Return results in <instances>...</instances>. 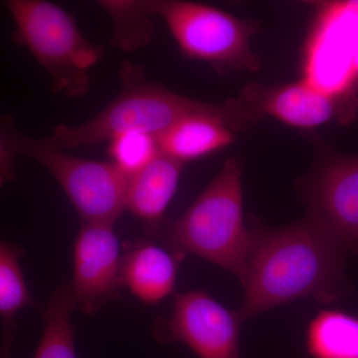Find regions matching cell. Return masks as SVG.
Segmentation results:
<instances>
[{
    "instance_id": "1",
    "label": "cell",
    "mask_w": 358,
    "mask_h": 358,
    "mask_svg": "<svg viewBox=\"0 0 358 358\" xmlns=\"http://www.w3.org/2000/svg\"><path fill=\"white\" fill-rule=\"evenodd\" d=\"M345 245L319 219L279 229H250L242 324L271 308L301 298L338 301L345 292Z\"/></svg>"
},
{
    "instance_id": "2",
    "label": "cell",
    "mask_w": 358,
    "mask_h": 358,
    "mask_svg": "<svg viewBox=\"0 0 358 358\" xmlns=\"http://www.w3.org/2000/svg\"><path fill=\"white\" fill-rule=\"evenodd\" d=\"M120 76L119 95L100 114L79 126L59 124L45 138L47 143L64 150L93 147L122 134L143 133L157 138L181 120L196 115L218 117L234 131L249 128L257 121L239 100L200 102L150 83L143 68L129 61L122 66Z\"/></svg>"
},
{
    "instance_id": "3",
    "label": "cell",
    "mask_w": 358,
    "mask_h": 358,
    "mask_svg": "<svg viewBox=\"0 0 358 358\" xmlns=\"http://www.w3.org/2000/svg\"><path fill=\"white\" fill-rule=\"evenodd\" d=\"M145 232L176 255L200 257L226 268L243 282L250 229L244 222L239 160H226L216 178L182 216L145 225Z\"/></svg>"
},
{
    "instance_id": "4",
    "label": "cell",
    "mask_w": 358,
    "mask_h": 358,
    "mask_svg": "<svg viewBox=\"0 0 358 358\" xmlns=\"http://www.w3.org/2000/svg\"><path fill=\"white\" fill-rule=\"evenodd\" d=\"M13 40L24 46L51 77L56 95L79 98L88 93L90 70L102 59L105 47L84 36L62 7L44 0H9Z\"/></svg>"
},
{
    "instance_id": "5",
    "label": "cell",
    "mask_w": 358,
    "mask_h": 358,
    "mask_svg": "<svg viewBox=\"0 0 358 358\" xmlns=\"http://www.w3.org/2000/svg\"><path fill=\"white\" fill-rule=\"evenodd\" d=\"M0 141L13 155L29 157L51 173L77 209L82 222L115 224L126 210L131 178L112 162L66 154L45 138L20 133L7 117L0 119Z\"/></svg>"
},
{
    "instance_id": "6",
    "label": "cell",
    "mask_w": 358,
    "mask_h": 358,
    "mask_svg": "<svg viewBox=\"0 0 358 358\" xmlns=\"http://www.w3.org/2000/svg\"><path fill=\"white\" fill-rule=\"evenodd\" d=\"M147 3L152 15L164 20L187 57L204 61L221 72L260 69L261 59L251 48L259 28L253 21L196 2L148 0Z\"/></svg>"
},
{
    "instance_id": "7",
    "label": "cell",
    "mask_w": 358,
    "mask_h": 358,
    "mask_svg": "<svg viewBox=\"0 0 358 358\" xmlns=\"http://www.w3.org/2000/svg\"><path fill=\"white\" fill-rule=\"evenodd\" d=\"M231 312L203 291L176 294L173 312L152 324L159 343H182L199 358H240V326Z\"/></svg>"
},
{
    "instance_id": "8",
    "label": "cell",
    "mask_w": 358,
    "mask_h": 358,
    "mask_svg": "<svg viewBox=\"0 0 358 358\" xmlns=\"http://www.w3.org/2000/svg\"><path fill=\"white\" fill-rule=\"evenodd\" d=\"M122 256L114 224L82 222L73 253L74 272L68 284L75 308L95 315L119 299Z\"/></svg>"
},
{
    "instance_id": "9",
    "label": "cell",
    "mask_w": 358,
    "mask_h": 358,
    "mask_svg": "<svg viewBox=\"0 0 358 358\" xmlns=\"http://www.w3.org/2000/svg\"><path fill=\"white\" fill-rule=\"evenodd\" d=\"M310 213L358 252V155L327 157L307 181Z\"/></svg>"
},
{
    "instance_id": "10",
    "label": "cell",
    "mask_w": 358,
    "mask_h": 358,
    "mask_svg": "<svg viewBox=\"0 0 358 358\" xmlns=\"http://www.w3.org/2000/svg\"><path fill=\"white\" fill-rule=\"evenodd\" d=\"M308 57V82L338 96L355 76L353 55L358 43V1L336 4L326 11Z\"/></svg>"
},
{
    "instance_id": "11",
    "label": "cell",
    "mask_w": 358,
    "mask_h": 358,
    "mask_svg": "<svg viewBox=\"0 0 358 358\" xmlns=\"http://www.w3.org/2000/svg\"><path fill=\"white\" fill-rule=\"evenodd\" d=\"M239 100L257 119L270 115L300 129L326 124L336 117L339 107L336 96L320 91L306 79L281 86L249 85Z\"/></svg>"
},
{
    "instance_id": "12",
    "label": "cell",
    "mask_w": 358,
    "mask_h": 358,
    "mask_svg": "<svg viewBox=\"0 0 358 358\" xmlns=\"http://www.w3.org/2000/svg\"><path fill=\"white\" fill-rule=\"evenodd\" d=\"M182 259L166 247L140 240L122 256V288L148 305L159 303L173 293Z\"/></svg>"
},
{
    "instance_id": "13",
    "label": "cell",
    "mask_w": 358,
    "mask_h": 358,
    "mask_svg": "<svg viewBox=\"0 0 358 358\" xmlns=\"http://www.w3.org/2000/svg\"><path fill=\"white\" fill-rule=\"evenodd\" d=\"M185 164L159 155L129 179L126 209L147 225L162 220L178 189Z\"/></svg>"
},
{
    "instance_id": "14",
    "label": "cell",
    "mask_w": 358,
    "mask_h": 358,
    "mask_svg": "<svg viewBox=\"0 0 358 358\" xmlns=\"http://www.w3.org/2000/svg\"><path fill=\"white\" fill-rule=\"evenodd\" d=\"M235 140L232 129L207 115L185 117L157 138L162 154L185 164L218 152Z\"/></svg>"
},
{
    "instance_id": "15",
    "label": "cell",
    "mask_w": 358,
    "mask_h": 358,
    "mask_svg": "<svg viewBox=\"0 0 358 358\" xmlns=\"http://www.w3.org/2000/svg\"><path fill=\"white\" fill-rule=\"evenodd\" d=\"M306 345L312 358H358V317L322 310L308 324Z\"/></svg>"
},
{
    "instance_id": "16",
    "label": "cell",
    "mask_w": 358,
    "mask_h": 358,
    "mask_svg": "<svg viewBox=\"0 0 358 358\" xmlns=\"http://www.w3.org/2000/svg\"><path fill=\"white\" fill-rule=\"evenodd\" d=\"M75 308L68 284L52 293L42 310L43 334L33 358H77L75 327L71 320Z\"/></svg>"
},
{
    "instance_id": "17",
    "label": "cell",
    "mask_w": 358,
    "mask_h": 358,
    "mask_svg": "<svg viewBox=\"0 0 358 358\" xmlns=\"http://www.w3.org/2000/svg\"><path fill=\"white\" fill-rule=\"evenodd\" d=\"M24 253L18 245L0 240V317L3 329L17 327L18 313L36 306L20 266Z\"/></svg>"
},
{
    "instance_id": "18",
    "label": "cell",
    "mask_w": 358,
    "mask_h": 358,
    "mask_svg": "<svg viewBox=\"0 0 358 358\" xmlns=\"http://www.w3.org/2000/svg\"><path fill=\"white\" fill-rule=\"evenodd\" d=\"M99 6L114 21L115 30L110 39L114 46L131 52L150 43L154 27L147 1L103 0Z\"/></svg>"
},
{
    "instance_id": "19",
    "label": "cell",
    "mask_w": 358,
    "mask_h": 358,
    "mask_svg": "<svg viewBox=\"0 0 358 358\" xmlns=\"http://www.w3.org/2000/svg\"><path fill=\"white\" fill-rule=\"evenodd\" d=\"M157 138L143 133L120 134L110 141V162L131 178L159 155Z\"/></svg>"
},
{
    "instance_id": "20",
    "label": "cell",
    "mask_w": 358,
    "mask_h": 358,
    "mask_svg": "<svg viewBox=\"0 0 358 358\" xmlns=\"http://www.w3.org/2000/svg\"><path fill=\"white\" fill-rule=\"evenodd\" d=\"M13 152L0 141V187L15 178Z\"/></svg>"
},
{
    "instance_id": "21",
    "label": "cell",
    "mask_w": 358,
    "mask_h": 358,
    "mask_svg": "<svg viewBox=\"0 0 358 358\" xmlns=\"http://www.w3.org/2000/svg\"><path fill=\"white\" fill-rule=\"evenodd\" d=\"M15 336L16 329H3L1 345H0V358H11Z\"/></svg>"
},
{
    "instance_id": "22",
    "label": "cell",
    "mask_w": 358,
    "mask_h": 358,
    "mask_svg": "<svg viewBox=\"0 0 358 358\" xmlns=\"http://www.w3.org/2000/svg\"><path fill=\"white\" fill-rule=\"evenodd\" d=\"M353 71H355V75H358V43L355 48V55H353Z\"/></svg>"
}]
</instances>
